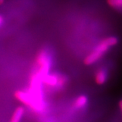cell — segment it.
<instances>
[{
    "label": "cell",
    "mask_w": 122,
    "mask_h": 122,
    "mask_svg": "<svg viewBox=\"0 0 122 122\" xmlns=\"http://www.w3.org/2000/svg\"><path fill=\"white\" fill-rule=\"evenodd\" d=\"M119 39L115 36H109L103 39L98 44L91 52L85 58L83 63L86 66H90L95 64L108 52L110 49L116 46Z\"/></svg>",
    "instance_id": "1"
},
{
    "label": "cell",
    "mask_w": 122,
    "mask_h": 122,
    "mask_svg": "<svg viewBox=\"0 0 122 122\" xmlns=\"http://www.w3.org/2000/svg\"><path fill=\"white\" fill-rule=\"evenodd\" d=\"M14 97L35 113H41L46 109V102L45 100L35 99L28 91L17 90L14 93Z\"/></svg>",
    "instance_id": "2"
},
{
    "label": "cell",
    "mask_w": 122,
    "mask_h": 122,
    "mask_svg": "<svg viewBox=\"0 0 122 122\" xmlns=\"http://www.w3.org/2000/svg\"><path fill=\"white\" fill-rule=\"evenodd\" d=\"M35 65L37 69L35 72L43 80V79L50 73L52 67V56L47 50L41 49L37 52L35 57Z\"/></svg>",
    "instance_id": "3"
},
{
    "label": "cell",
    "mask_w": 122,
    "mask_h": 122,
    "mask_svg": "<svg viewBox=\"0 0 122 122\" xmlns=\"http://www.w3.org/2000/svg\"><path fill=\"white\" fill-rule=\"evenodd\" d=\"M67 79L62 75L58 73H48L42 80L43 85L50 88H61L66 83Z\"/></svg>",
    "instance_id": "4"
},
{
    "label": "cell",
    "mask_w": 122,
    "mask_h": 122,
    "mask_svg": "<svg viewBox=\"0 0 122 122\" xmlns=\"http://www.w3.org/2000/svg\"><path fill=\"white\" fill-rule=\"evenodd\" d=\"M95 82L98 85H103L109 79V72L106 68H99L96 70L94 75Z\"/></svg>",
    "instance_id": "5"
},
{
    "label": "cell",
    "mask_w": 122,
    "mask_h": 122,
    "mask_svg": "<svg viewBox=\"0 0 122 122\" xmlns=\"http://www.w3.org/2000/svg\"><path fill=\"white\" fill-rule=\"evenodd\" d=\"M88 97L86 95H80L79 96L74 102V108L78 110H82L84 109L88 105Z\"/></svg>",
    "instance_id": "6"
},
{
    "label": "cell",
    "mask_w": 122,
    "mask_h": 122,
    "mask_svg": "<svg viewBox=\"0 0 122 122\" xmlns=\"http://www.w3.org/2000/svg\"><path fill=\"white\" fill-rule=\"evenodd\" d=\"M24 113H25L24 107H18L15 109L10 122H20Z\"/></svg>",
    "instance_id": "7"
},
{
    "label": "cell",
    "mask_w": 122,
    "mask_h": 122,
    "mask_svg": "<svg viewBox=\"0 0 122 122\" xmlns=\"http://www.w3.org/2000/svg\"><path fill=\"white\" fill-rule=\"evenodd\" d=\"M107 2L111 8L118 11L122 10V0H107Z\"/></svg>",
    "instance_id": "8"
},
{
    "label": "cell",
    "mask_w": 122,
    "mask_h": 122,
    "mask_svg": "<svg viewBox=\"0 0 122 122\" xmlns=\"http://www.w3.org/2000/svg\"><path fill=\"white\" fill-rule=\"evenodd\" d=\"M119 109L122 113V99L119 100Z\"/></svg>",
    "instance_id": "9"
},
{
    "label": "cell",
    "mask_w": 122,
    "mask_h": 122,
    "mask_svg": "<svg viewBox=\"0 0 122 122\" xmlns=\"http://www.w3.org/2000/svg\"><path fill=\"white\" fill-rule=\"evenodd\" d=\"M3 22H4V18L1 15H0V26L2 25Z\"/></svg>",
    "instance_id": "10"
},
{
    "label": "cell",
    "mask_w": 122,
    "mask_h": 122,
    "mask_svg": "<svg viewBox=\"0 0 122 122\" xmlns=\"http://www.w3.org/2000/svg\"><path fill=\"white\" fill-rule=\"evenodd\" d=\"M4 1L5 0H0V5L4 4Z\"/></svg>",
    "instance_id": "11"
}]
</instances>
